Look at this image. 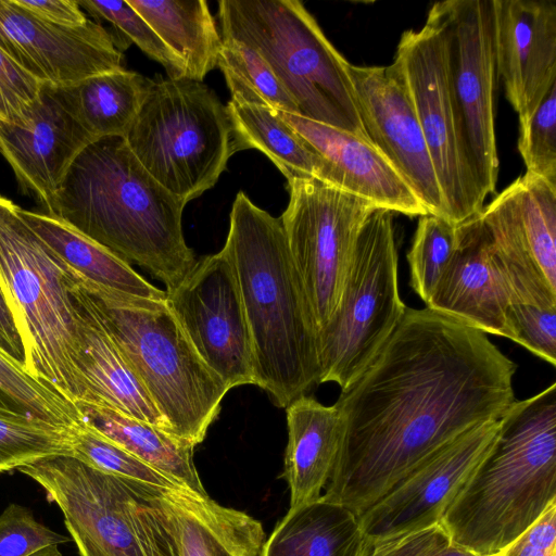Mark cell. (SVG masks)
Instances as JSON below:
<instances>
[{
	"label": "cell",
	"instance_id": "obj_1",
	"mask_svg": "<svg viewBox=\"0 0 556 556\" xmlns=\"http://www.w3.org/2000/svg\"><path fill=\"white\" fill-rule=\"evenodd\" d=\"M516 368L483 331L406 308L334 403L342 439L323 496L361 515L437 448L500 419L516 400Z\"/></svg>",
	"mask_w": 556,
	"mask_h": 556
},
{
	"label": "cell",
	"instance_id": "obj_2",
	"mask_svg": "<svg viewBox=\"0 0 556 556\" xmlns=\"http://www.w3.org/2000/svg\"><path fill=\"white\" fill-rule=\"evenodd\" d=\"M185 203L140 164L122 136L76 157L49 213L174 290L195 265L181 227Z\"/></svg>",
	"mask_w": 556,
	"mask_h": 556
},
{
	"label": "cell",
	"instance_id": "obj_3",
	"mask_svg": "<svg viewBox=\"0 0 556 556\" xmlns=\"http://www.w3.org/2000/svg\"><path fill=\"white\" fill-rule=\"evenodd\" d=\"M236 273L251 334L255 386L278 407L319 384L317 327L280 217L238 192L222 249Z\"/></svg>",
	"mask_w": 556,
	"mask_h": 556
},
{
	"label": "cell",
	"instance_id": "obj_4",
	"mask_svg": "<svg viewBox=\"0 0 556 556\" xmlns=\"http://www.w3.org/2000/svg\"><path fill=\"white\" fill-rule=\"evenodd\" d=\"M556 502V383L515 400L498 435L441 520L476 556H495Z\"/></svg>",
	"mask_w": 556,
	"mask_h": 556
},
{
	"label": "cell",
	"instance_id": "obj_5",
	"mask_svg": "<svg viewBox=\"0 0 556 556\" xmlns=\"http://www.w3.org/2000/svg\"><path fill=\"white\" fill-rule=\"evenodd\" d=\"M74 275L168 433L194 448L217 418L227 387L199 356L166 300L126 295Z\"/></svg>",
	"mask_w": 556,
	"mask_h": 556
},
{
	"label": "cell",
	"instance_id": "obj_6",
	"mask_svg": "<svg viewBox=\"0 0 556 556\" xmlns=\"http://www.w3.org/2000/svg\"><path fill=\"white\" fill-rule=\"evenodd\" d=\"M217 15L222 38L255 49L295 102L299 115L367 139L350 63L302 2L220 0Z\"/></svg>",
	"mask_w": 556,
	"mask_h": 556
},
{
	"label": "cell",
	"instance_id": "obj_7",
	"mask_svg": "<svg viewBox=\"0 0 556 556\" xmlns=\"http://www.w3.org/2000/svg\"><path fill=\"white\" fill-rule=\"evenodd\" d=\"M0 194V286L25 341L26 371L75 405L87 401L77 368L70 268Z\"/></svg>",
	"mask_w": 556,
	"mask_h": 556
},
{
	"label": "cell",
	"instance_id": "obj_8",
	"mask_svg": "<svg viewBox=\"0 0 556 556\" xmlns=\"http://www.w3.org/2000/svg\"><path fill=\"white\" fill-rule=\"evenodd\" d=\"M144 169L185 204L214 187L236 152L227 106L203 81L153 80L124 136Z\"/></svg>",
	"mask_w": 556,
	"mask_h": 556
},
{
	"label": "cell",
	"instance_id": "obj_9",
	"mask_svg": "<svg viewBox=\"0 0 556 556\" xmlns=\"http://www.w3.org/2000/svg\"><path fill=\"white\" fill-rule=\"evenodd\" d=\"M393 213L375 207L358 233L339 304L318 331L319 384L348 388L403 318Z\"/></svg>",
	"mask_w": 556,
	"mask_h": 556
},
{
	"label": "cell",
	"instance_id": "obj_10",
	"mask_svg": "<svg viewBox=\"0 0 556 556\" xmlns=\"http://www.w3.org/2000/svg\"><path fill=\"white\" fill-rule=\"evenodd\" d=\"M63 513L71 538L101 556H178L169 532L141 485L104 473L70 454L17 469Z\"/></svg>",
	"mask_w": 556,
	"mask_h": 556
},
{
	"label": "cell",
	"instance_id": "obj_11",
	"mask_svg": "<svg viewBox=\"0 0 556 556\" xmlns=\"http://www.w3.org/2000/svg\"><path fill=\"white\" fill-rule=\"evenodd\" d=\"M430 11L444 33L457 123L472 176L485 200L495 191L498 175L493 0L439 1Z\"/></svg>",
	"mask_w": 556,
	"mask_h": 556
},
{
	"label": "cell",
	"instance_id": "obj_12",
	"mask_svg": "<svg viewBox=\"0 0 556 556\" xmlns=\"http://www.w3.org/2000/svg\"><path fill=\"white\" fill-rule=\"evenodd\" d=\"M287 181L280 219L319 331L339 304L358 233L375 206L316 178Z\"/></svg>",
	"mask_w": 556,
	"mask_h": 556
},
{
	"label": "cell",
	"instance_id": "obj_13",
	"mask_svg": "<svg viewBox=\"0 0 556 556\" xmlns=\"http://www.w3.org/2000/svg\"><path fill=\"white\" fill-rule=\"evenodd\" d=\"M394 60L407 83L447 219L458 225L479 214L484 200L472 176L457 123L444 33L430 10L420 29L402 34Z\"/></svg>",
	"mask_w": 556,
	"mask_h": 556
},
{
	"label": "cell",
	"instance_id": "obj_14",
	"mask_svg": "<svg viewBox=\"0 0 556 556\" xmlns=\"http://www.w3.org/2000/svg\"><path fill=\"white\" fill-rule=\"evenodd\" d=\"M479 215L513 303L556 308V186L526 173Z\"/></svg>",
	"mask_w": 556,
	"mask_h": 556
},
{
	"label": "cell",
	"instance_id": "obj_15",
	"mask_svg": "<svg viewBox=\"0 0 556 556\" xmlns=\"http://www.w3.org/2000/svg\"><path fill=\"white\" fill-rule=\"evenodd\" d=\"M166 303L192 346L228 390L255 384L251 334L232 264L226 253L202 257Z\"/></svg>",
	"mask_w": 556,
	"mask_h": 556
},
{
	"label": "cell",
	"instance_id": "obj_16",
	"mask_svg": "<svg viewBox=\"0 0 556 556\" xmlns=\"http://www.w3.org/2000/svg\"><path fill=\"white\" fill-rule=\"evenodd\" d=\"M501 418L480 422L437 448L358 515L369 549L378 542L441 522L492 448Z\"/></svg>",
	"mask_w": 556,
	"mask_h": 556
},
{
	"label": "cell",
	"instance_id": "obj_17",
	"mask_svg": "<svg viewBox=\"0 0 556 556\" xmlns=\"http://www.w3.org/2000/svg\"><path fill=\"white\" fill-rule=\"evenodd\" d=\"M349 73L369 142L406 181L428 214L447 219L433 164L399 62L394 60L386 66L350 63Z\"/></svg>",
	"mask_w": 556,
	"mask_h": 556
},
{
	"label": "cell",
	"instance_id": "obj_18",
	"mask_svg": "<svg viewBox=\"0 0 556 556\" xmlns=\"http://www.w3.org/2000/svg\"><path fill=\"white\" fill-rule=\"evenodd\" d=\"M0 49L38 81L52 86L123 68L114 35L99 23H49L14 0H0Z\"/></svg>",
	"mask_w": 556,
	"mask_h": 556
},
{
	"label": "cell",
	"instance_id": "obj_19",
	"mask_svg": "<svg viewBox=\"0 0 556 556\" xmlns=\"http://www.w3.org/2000/svg\"><path fill=\"white\" fill-rule=\"evenodd\" d=\"M96 141L72 116L49 84L14 119L0 123V154L21 190L49 214L67 170L80 152Z\"/></svg>",
	"mask_w": 556,
	"mask_h": 556
},
{
	"label": "cell",
	"instance_id": "obj_20",
	"mask_svg": "<svg viewBox=\"0 0 556 556\" xmlns=\"http://www.w3.org/2000/svg\"><path fill=\"white\" fill-rule=\"evenodd\" d=\"M493 4L497 73L521 126L556 85V2L493 0Z\"/></svg>",
	"mask_w": 556,
	"mask_h": 556
},
{
	"label": "cell",
	"instance_id": "obj_21",
	"mask_svg": "<svg viewBox=\"0 0 556 556\" xmlns=\"http://www.w3.org/2000/svg\"><path fill=\"white\" fill-rule=\"evenodd\" d=\"M479 214L457 225L456 249L426 306L486 334L510 339L505 314L511 296Z\"/></svg>",
	"mask_w": 556,
	"mask_h": 556
},
{
	"label": "cell",
	"instance_id": "obj_22",
	"mask_svg": "<svg viewBox=\"0 0 556 556\" xmlns=\"http://www.w3.org/2000/svg\"><path fill=\"white\" fill-rule=\"evenodd\" d=\"M276 112L328 162L332 186L392 213L410 217L428 214L406 181L367 139L298 114Z\"/></svg>",
	"mask_w": 556,
	"mask_h": 556
},
{
	"label": "cell",
	"instance_id": "obj_23",
	"mask_svg": "<svg viewBox=\"0 0 556 556\" xmlns=\"http://www.w3.org/2000/svg\"><path fill=\"white\" fill-rule=\"evenodd\" d=\"M175 543L178 556H258L265 541L260 521L186 486L141 485Z\"/></svg>",
	"mask_w": 556,
	"mask_h": 556
},
{
	"label": "cell",
	"instance_id": "obj_24",
	"mask_svg": "<svg viewBox=\"0 0 556 556\" xmlns=\"http://www.w3.org/2000/svg\"><path fill=\"white\" fill-rule=\"evenodd\" d=\"M68 286L77 315V368L88 393L84 402L103 403L168 433L163 416L108 332L72 270Z\"/></svg>",
	"mask_w": 556,
	"mask_h": 556
},
{
	"label": "cell",
	"instance_id": "obj_25",
	"mask_svg": "<svg viewBox=\"0 0 556 556\" xmlns=\"http://www.w3.org/2000/svg\"><path fill=\"white\" fill-rule=\"evenodd\" d=\"M288 443L283 478L290 507L319 498L330 478L342 439V418L333 404L326 406L303 394L287 406Z\"/></svg>",
	"mask_w": 556,
	"mask_h": 556
},
{
	"label": "cell",
	"instance_id": "obj_26",
	"mask_svg": "<svg viewBox=\"0 0 556 556\" xmlns=\"http://www.w3.org/2000/svg\"><path fill=\"white\" fill-rule=\"evenodd\" d=\"M369 551L357 515L321 495L289 508L258 556H367Z\"/></svg>",
	"mask_w": 556,
	"mask_h": 556
},
{
	"label": "cell",
	"instance_id": "obj_27",
	"mask_svg": "<svg viewBox=\"0 0 556 556\" xmlns=\"http://www.w3.org/2000/svg\"><path fill=\"white\" fill-rule=\"evenodd\" d=\"M34 232L79 278L126 295L166 300V292L141 277L127 262L54 215L18 208Z\"/></svg>",
	"mask_w": 556,
	"mask_h": 556
},
{
	"label": "cell",
	"instance_id": "obj_28",
	"mask_svg": "<svg viewBox=\"0 0 556 556\" xmlns=\"http://www.w3.org/2000/svg\"><path fill=\"white\" fill-rule=\"evenodd\" d=\"M81 421L179 485L207 495L193 450L160 428L103 403L78 402Z\"/></svg>",
	"mask_w": 556,
	"mask_h": 556
},
{
	"label": "cell",
	"instance_id": "obj_29",
	"mask_svg": "<svg viewBox=\"0 0 556 556\" xmlns=\"http://www.w3.org/2000/svg\"><path fill=\"white\" fill-rule=\"evenodd\" d=\"M153 80L124 68L52 86L81 127L94 139L124 137L138 114Z\"/></svg>",
	"mask_w": 556,
	"mask_h": 556
},
{
	"label": "cell",
	"instance_id": "obj_30",
	"mask_svg": "<svg viewBox=\"0 0 556 556\" xmlns=\"http://www.w3.org/2000/svg\"><path fill=\"white\" fill-rule=\"evenodd\" d=\"M182 63L186 77L203 81L217 66L222 36L203 0H126Z\"/></svg>",
	"mask_w": 556,
	"mask_h": 556
},
{
	"label": "cell",
	"instance_id": "obj_31",
	"mask_svg": "<svg viewBox=\"0 0 556 556\" xmlns=\"http://www.w3.org/2000/svg\"><path fill=\"white\" fill-rule=\"evenodd\" d=\"M226 106L232 123L236 152L242 149L261 151L287 180L316 178L332 185L328 162L276 111L232 100Z\"/></svg>",
	"mask_w": 556,
	"mask_h": 556
},
{
	"label": "cell",
	"instance_id": "obj_32",
	"mask_svg": "<svg viewBox=\"0 0 556 556\" xmlns=\"http://www.w3.org/2000/svg\"><path fill=\"white\" fill-rule=\"evenodd\" d=\"M217 66L224 74L232 101L299 115L295 102L255 49L222 38Z\"/></svg>",
	"mask_w": 556,
	"mask_h": 556
},
{
	"label": "cell",
	"instance_id": "obj_33",
	"mask_svg": "<svg viewBox=\"0 0 556 556\" xmlns=\"http://www.w3.org/2000/svg\"><path fill=\"white\" fill-rule=\"evenodd\" d=\"M0 414L62 428L80 425L77 406L0 352Z\"/></svg>",
	"mask_w": 556,
	"mask_h": 556
},
{
	"label": "cell",
	"instance_id": "obj_34",
	"mask_svg": "<svg viewBox=\"0 0 556 556\" xmlns=\"http://www.w3.org/2000/svg\"><path fill=\"white\" fill-rule=\"evenodd\" d=\"M457 225L434 215L419 216L407 253L410 287L427 304L454 254Z\"/></svg>",
	"mask_w": 556,
	"mask_h": 556
},
{
	"label": "cell",
	"instance_id": "obj_35",
	"mask_svg": "<svg viewBox=\"0 0 556 556\" xmlns=\"http://www.w3.org/2000/svg\"><path fill=\"white\" fill-rule=\"evenodd\" d=\"M71 429L0 414V473L51 455H71Z\"/></svg>",
	"mask_w": 556,
	"mask_h": 556
},
{
	"label": "cell",
	"instance_id": "obj_36",
	"mask_svg": "<svg viewBox=\"0 0 556 556\" xmlns=\"http://www.w3.org/2000/svg\"><path fill=\"white\" fill-rule=\"evenodd\" d=\"M71 455L104 473L140 485L159 490L182 486L84 422L71 429Z\"/></svg>",
	"mask_w": 556,
	"mask_h": 556
},
{
	"label": "cell",
	"instance_id": "obj_37",
	"mask_svg": "<svg viewBox=\"0 0 556 556\" xmlns=\"http://www.w3.org/2000/svg\"><path fill=\"white\" fill-rule=\"evenodd\" d=\"M78 4L94 17L110 22L149 58L160 63L165 68L168 78L186 77V71L180 60L127 1L79 0Z\"/></svg>",
	"mask_w": 556,
	"mask_h": 556
},
{
	"label": "cell",
	"instance_id": "obj_38",
	"mask_svg": "<svg viewBox=\"0 0 556 556\" xmlns=\"http://www.w3.org/2000/svg\"><path fill=\"white\" fill-rule=\"evenodd\" d=\"M518 150L526 173L556 186V85L529 121L519 126Z\"/></svg>",
	"mask_w": 556,
	"mask_h": 556
},
{
	"label": "cell",
	"instance_id": "obj_39",
	"mask_svg": "<svg viewBox=\"0 0 556 556\" xmlns=\"http://www.w3.org/2000/svg\"><path fill=\"white\" fill-rule=\"evenodd\" d=\"M71 540L38 521L23 505L12 503L0 514V556H35Z\"/></svg>",
	"mask_w": 556,
	"mask_h": 556
},
{
	"label": "cell",
	"instance_id": "obj_40",
	"mask_svg": "<svg viewBox=\"0 0 556 556\" xmlns=\"http://www.w3.org/2000/svg\"><path fill=\"white\" fill-rule=\"evenodd\" d=\"M505 317L510 340L556 365V308L510 303Z\"/></svg>",
	"mask_w": 556,
	"mask_h": 556
},
{
	"label": "cell",
	"instance_id": "obj_41",
	"mask_svg": "<svg viewBox=\"0 0 556 556\" xmlns=\"http://www.w3.org/2000/svg\"><path fill=\"white\" fill-rule=\"evenodd\" d=\"M367 556H476L453 542L439 523L374 544Z\"/></svg>",
	"mask_w": 556,
	"mask_h": 556
},
{
	"label": "cell",
	"instance_id": "obj_42",
	"mask_svg": "<svg viewBox=\"0 0 556 556\" xmlns=\"http://www.w3.org/2000/svg\"><path fill=\"white\" fill-rule=\"evenodd\" d=\"M42 85L0 49V123L17 117L38 97Z\"/></svg>",
	"mask_w": 556,
	"mask_h": 556
},
{
	"label": "cell",
	"instance_id": "obj_43",
	"mask_svg": "<svg viewBox=\"0 0 556 556\" xmlns=\"http://www.w3.org/2000/svg\"><path fill=\"white\" fill-rule=\"evenodd\" d=\"M501 556H556V502L510 543Z\"/></svg>",
	"mask_w": 556,
	"mask_h": 556
},
{
	"label": "cell",
	"instance_id": "obj_44",
	"mask_svg": "<svg viewBox=\"0 0 556 556\" xmlns=\"http://www.w3.org/2000/svg\"><path fill=\"white\" fill-rule=\"evenodd\" d=\"M14 2L36 17L58 25L74 27L89 20L76 0H14Z\"/></svg>",
	"mask_w": 556,
	"mask_h": 556
},
{
	"label": "cell",
	"instance_id": "obj_45",
	"mask_svg": "<svg viewBox=\"0 0 556 556\" xmlns=\"http://www.w3.org/2000/svg\"><path fill=\"white\" fill-rule=\"evenodd\" d=\"M0 352L26 370L25 341L0 286Z\"/></svg>",
	"mask_w": 556,
	"mask_h": 556
},
{
	"label": "cell",
	"instance_id": "obj_46",
	"mask_svg": "<svg viewBox=\"0 0 556 556\" xmlns=\"http://www.w3.org/2000/svg\"><path fill=\"white\" fill-rule=\"evenodd\" d=\"M72 540L75 542L80 556H101L96 549H93L83 540L77 538H74Z\"/></svg>",
	"mask_w": 556,
	"mask_h": 556
},
{
	"label": "cell",
	"instance_id": "obj_47",
	"mask_svg": "<svg viewBox=\"0 0 556 556\" xmlns=\"http://www.w3.org/2000/svg\"><path fill=\"white\" fill-rule=\"evenodd\" d=\"M35 556H62V553L59 549V546H52L43 549L42 552L38 553Z\"/></svg>",
	"mask_w": 556,
	"mask_h": 556
},
{
	"label": "cell",
	"instance_id": "obj_48",
	"mask_svg": "<svg viewBox=\"0 0 556 556\" xmlns=\"http://www.w3.org/2000/svg\"><path fill=\"white\" fill-rule=\"evenodd\" d=\"M495 556H501V554H498V555H495Z\"/></svg>",
	"mask_w": 556,
	"mask_h": 556
}]
</instances>
